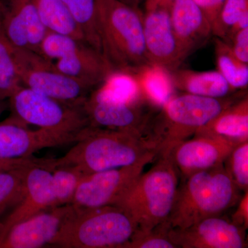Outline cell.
<instances>
[{
    "mask_svg": "<svg viewBox=\"0 0 248 248\" xmlns=\"http://www.w3.org/2000/svg\"><path fill=\"white\" fill-rule=\"evenodd\" d=\"M76 143L63 157L49 161L50 167L74 166L89 174L143 161L151 163L159 155L149 139L122 130L90 125L83 129Z\"/></svg>",
    "mask_w": 248,
    "mask_h": 248,
    "instance_id": "obj_1",
    "label": "cell"
},
{
    "mask_svg": "<svg viewBox=\"0 0 248 248\" xmlns=\"http://www.w3.org/2000/svg\"><path fill=\"white\" fill-rule=\"evenodd\" d=\"M102 53L115 71H133L151 63L147 55L140 9L120 0H95Z\"/></svg>",
    "mask_w": 248,
    "mask_h": 248,
    "instance_id": "obj_2",
    "label": "cell"
},
{
    "mask_svg": "<svg viewBox=\"0 0 248 248\" xmlns=\"http://www.w3.org/2000/svg\"><path fill=\"white\" fill-rule=\"evenodd\" d=\"M159 155L154 166L137 178L115 205L128 215L140 232L166 221L177 195L179 171L170 153Z\"/></svg>",
    "mask_w": 248,
    "mask_h": 248,
    "instance_id": "obj_3",
    "label": "cell"
},
{
    "mask_svg": "<svg viewBox=\"0 0 248 248\" xmlns=\"http://www.w3.org/2000/svg\"><path fill=\"white\" fill-rule=\"evenodd\" d=\"M185 179L164 222L170 229H184L204 218L219 216L239 200L240 190L223 164Z\"/></svg>",
    "mask_w": 248,
    "mask_h": 248,
    "instance_id": "obj_4",
    "label": "cell"
},
{
    "mask_svg": "<svg viewBox=\"0 0 248 248\" xmlns=\"http://www.w3.org/2000/svg\"><path fill=\"white\" fill-rule=\"evenodd\" d=\"M136 231L131 218L119 207L73 206L50 245L63 248H125Z\"/></svg>",
    "mask_w": 248,
    "mask_h": 248,
    "instance_id": "obj_5",
    "label": "cell"
},
{
    "mask_svg": "<svg viewBox=\"0 0 248 248\" xmlns=\"http://www.w3.org/2000/svg\"><path fill=\"white\" fill-rule=\"evenodd\" d=\"M241 97L210 98L185 93L172 96L152 122L149 138L159 154L169 153Z\"/></svg>",
    "mask_w": 248,
    "mask_h": 248,
    "instance_id": "obj_6",
    "label": "cell"
},
{
    "mask_svg": "<svg viewBox=\"0 0 248 248\" xmlns=\"http://www.w3.org/2000/svg\"><path fill=\"white\" fill-rule=\"evenodd\" d=\"M9 100L11 117L24 124L73 133L89 125L82 105L60 102L22 85Z\"/></svg>",
    "mask_w": 248,
    "mask_h": 248,
    "instance_id": "obj_7",
    "label": "cell"
},
{
    "mask_svg": "<svg viewBox=\"0 0 248 248\" xmlns=\"http://www.w3.org/2000/svg\"><path fill=\"white\" fill-rule=\"evenodd\" d=\"M15 63L22 85L56 100L81 105L93 89L57 71L52 62L27 49L14 47Z\"/></svg>",
    "mask_w": 248,
    "mask_h": 248,
    "instance_id": "obj_8",
    "label": "cell"
},
{
    "mask_svg": "<svg viewBox=\"0 0 248 248\" xmlns=\"http://www.w3.org/2000/svg\"><path fill=\"white\" fill-rule=\"evenodd\" d=\"M82 109L90 126L122 130L148 139L153 114L159 110L146 99L125 104L98 99L91 93Z\"/></svg>",
    "mask_w": 248,
    "mask_h": 248,
    "instance_id": "obj_9",
    "label": "cell"
},
{
    "mask_svg": "<svg viewBox=\"0 0 248 248\" xmlns=\"http://www.w3.org/2000/svg\"><path fill=\"white\" fill-rule=\"evenodd\" d=\"M149 163L86 174L71 205L78 209L115 205Z\"/></svg>",
    "mask_w": 248,
    "mask_h": 248,
    "instance_id": "obj_10",
    "label": "cell"
},
{
    "mask_svg": "<svg viewBox=\"0 0 248 248\" xmlns=\"http://www.w3.org/2000/svg\"><path fill=\"white\" fill-rule=\"evenodd\" d=\"M80 133L46 128L29 130L25 124L11 117L0 123V159H26L43 148L76 143Z\"/></svg>",
    "mask_w": 248,
    "mask_h": 248,
    "instance_id": "obj_11",
    "label": "cell"
},
{
    "mask_svg": "<svg viewBox=\"0 0 248 248\" xmlns=\"http://www.w3.org/2000/svg\"><path fill=\"white\" fill-rule=\"evenodd\" d=\"M170 9L164 5L147 7L143 29L150 62L172 72L179 68L186 58L173 31Z\"/></svg>",
    "mask_w": 248,
    "mask_h": 248,
    "instance_id": "obj_12",
    "label": "cell"
},
{
    "mask_svg": "<svg viewBox=\"0 0 248 248\" xmlns=\"http://www.w3.org/2000/svg\"><path fill=\"white\" fill-rule=\"evenodd\" d=\"M239 143L221 137L195 135L170 152L179 172L185 179L194 173L223 164L235 146Z\"/></svg>",
    "mask_w": 248,
    "mask_h": 248,
    "instance_id": "obj_13",
    "label": "cell"
},
{
    "mask_svg": "<svg viewBox=\"0 0 248 248\" xmlns=\"http://www.w3.org/2000/svg\"><path fill=\"white\" fill-rule=\"evenodd\" d=\"M0 19L11 45L40 54L47 30L39 17L37 0H0Z\"/></svg>",
    "mask_w": 248,
    "mask_h": 248,
    "instance_id": "obj_14",
    "label": "cell"
},
{
    "mask_svg": "<svg viewBox=\"0 0 248 248\" xmlns=\"http://www.w3.org/2000/svg\"><path fill=\"white\" fill-rule=\"evenodd\" d=\"M169 235L178 248H246L245 230L220 218L208 217L184 229H169Z\"/></svg>",
    "mask_w": 248,
    "mask_h": 248,
    "instance_id": "obj_15",
    "label": "cell"
},
{
    "mask_svg": "<svg viewBox=\"0 0 248 248\" xmlns=\"http://www.w3.org/2000/svg\"><path fill=\"white\" fill-rule=\"evenodd\" d=\"M73 206L46 210L16 223L0 234V248H39L50 245Z\"/></svg>",
    "mask_w": 248,
    "mask_h": 248,
    "instance_id": "obj_16",
    "label": "cell"
},
{
    "mask_svg": "<svg viewBox=\"0 0 248 248\" xmlns=\"http://www.w3.org/2000/svg\"><path fill=\"white\" fill-rule=\"evenodd\" d=\"M51 170L45 162L29 161L25 176V194L22 201L0 221V234L11 226L52 208Z\"/></svg>",
    "mask_w": 248,
    "mask_h": 248,
    "instance_id": "obj_17",
    "label": "cell"
},
{
    "mask_svg": "<svg viewBox=\"0 0 248 248\" xmlns=\"http://www.w3.org/2000/svg\"><path fill=\"white\" fill-rule=\"evenodd\" d=\"M170 14L174 35L186 59L213 37L211 24L194 0H173Z\"/></svg>",
    "mask_w": 248,
    "mask_h": 248,
    "instance_id": "obj_18",
    "label": "cell"
},
{
    "mask_svg": "<svg viewBox=\"0 0 248 248\" xmlns=\"http://www.w3.org/2000/svg\"><path fill=\"white\" fill-rule=\"evenodd\" d=\"M53 65L60 73L79 80L93 89L115 71L102 53L83 42L64 57L55 60Z\"/></svg>",
    "mask_w": 248,
    "mask_h": 248,
    "instance_id": "obj_19",
    "label": "cell"
},
{
    "mask_svg": "<svg viewBox=\"0 0 248 248\" xmlns=\"http://www.w3.org/2000/svg\"><path fill=\"white\" fill-rule=\"evenodd\" d=\"M221 137L241 143L248 141V97L241 96L200 128L195 135Z\"/></svg>",
    "mask_w": 248,
    "mask_h": 248,
    "instance_id": "obj_20",
    "label": "cell"
},
{
    "mask_svg": "<svg viewBox=\"0 0 248 248\" xmlns=\"http://www.w3.org/2000/svg\"><path fill=\"white\" fill-rule=\"evenodd\" d=\"M170 75L174 89L187 94L223 98L235 91L218 71L198 72L177 68L170 72Z\"/></svg>",
    "mask_w": 248,
    "mask_h": 248,
    "instance_id": "obj_21",
    "label": "cell"
},
{
    "mask_svg": "<svg viewBox=\"0 0 248 248\" xmlns=\"http://www.w3.org/2000/svg\"><path fill=\"white\" fill-rule=\"evenodd\" d=\"M129 72L138 80L143 97L158 109L174 95L170 72L166 68L150 63Z\"/></svg>",
    "mask_w": 248,
    "mask_h": 248,
    "instance_id": "obj_22",
    "label": "cell"
},
{
    "mask_svg": "<svg viewBox=\"0 0 248 248\" xmlns=\"http://www.w3.org/2000/svg\"><path fill=\"white\" fill-rule=\"evenodd\" d=\"M37 8L41 22L47 31L86 43L79 24L61 0H37Z\"/></svg>",
    "mask_w": 248,
    "mask_h": 248,
    "instance_id": "obj_23",
    "label": "cell"
},
{
    "mask_svg": "<svg viewBox=\"0 0 248 248\" xmlns=\"http://www.w3.org/2000/svg\"><path fill=\"white\" fill-rule=\"evenodd\" d=\"M91 94L103 100L125 104L146 99L142 94L138 80L130 72L125 71L112 72Z\"/></svg>",
    "mask_w": 248,
    "mask_h": 248,
    "instance_id": "obj_24",
    "label": "cell"
},
{
    "mask_svg": "<svg viewBox=\"0 0 248 248\" xmlns=\"http://www.w3.org/2000/svg\"><path fill=\"white\" fill-rule=\"evenodd\" d=\"M29 158L17 166L0 171V221L22 201L25 194V176Z\"/></svg>",
    "mask_w": 248,
    "mask_h": 248,
    "instance_id": "obj_25",
    "label": "cell"
},
{
    "mask_svg": "<svg viewBox=\"0 0 248 248\" xmlns=\"http://www.w3.org/2000/svg\"><path fill=\"white\" fill-rule=\"evenodd\" d=\"M215 55L218 71L233 89H242L248 85V65L240 62L231 46L221 39L215 38Z\"/></svg>",
    "mask_w": 248,
    "mask_h": 248,
    "instance_id": "obj_26",
    "label": "cell"
},
{
    "mask_svg": "<svg viewBox=\"0 0 248 248\" xmlns=\"http://www.w3.org/2000/svg\"><path fill=\"white\" fill-rule=\"evenodd\" d=\"M52 173V208L69 205L73 202L77 189L86 175L74 166H57L50 167Z\"/></svg>",
    "mask_w": 248,
    "mask_h": 248,
    "instance_id": "obj_27",
    "label": "cell"
},
{
    "mask_svg": "<svg viewBox=\"0 0 248 248\" xmlns=\"http://www.w3.org/2000/svg\"><path fill=\"white\" fill-rule=\"evenodd\" d=\"M22 86L14 55V46L8 40L0 19V101L9 99Z\"/></svg>",
    "mask_w": 248,
    "mask_h": 248,
    "instance_id": "obj_28",
    "label": "cell"
},
{
    "mask_svg": "<svg viewBox=\"0 0 248 248\" xmlns=\"http://www.w3.org/2000/svg\"><path fill=\"white\" fill-rule=\"evenodd\" d=\"M79 24L88 45L102 53L96 23L95 0H61Z\"/></svg>",
    "mask_w": 248,
    "mask_h": 248,
    "instance_id": "obj_29",
    "label": "cell"
},
{
    "mask_svg": "<svg viewBox=\"0 0 248 248\" xmlns=\"http://www.w3.org/2000/svg\"><path fill=\"white\" fill-rule=\"evenodd\" d=\"M248 11V0H226L212 25L213 36L226 41L232 29Z\"/></svg>",
    "mask_w": 248,
    "mask_h": 248,
    "instance_id": "obj_30",
    "label": "cell"
},
{
    "mask_svg": "<svg viewBox=\"0 0 248 248\" xmlns=\"http://www.w3.org/2000/svg\"><path fill=\"white\" fill-rule=\"evenodd\" d=\"M224 163L225 169L239 190H248V141L235 146Z\"/></svg>",
    "mask_w": 248,
    "mask_h": 248,
    "instance_id": "obj_31",
    "label": "cell"
},
{
    "mask_svg": "<svg viewBox=\"0 0 248 248\" xmlns=\"http://www.w3.org/2000/svg\"><path fill=\"white\" fill-rule=\"evenodd\" d=\"M169 229L163 223L148 232L136 231L125 248H178L170 238Z\"/></svg>",
    "mask_w": 248,
    "mask_h": 248,
    "instance_id": "obj_32",
    "label": "cell"
},
{
    "mask_svg": "<svg viewBox=\"0 0 248 248\" xmlns=\"http://www.w3.org/2000/svg\"><path fill=\"white\" fill-rule=\"evenodd\" d=\"M229 45L234 56L240 62L248 64V27L238 31Z\"/></svg>",
    "mask_w": 248,
    "mask_h": 248,
    "instance_id": "obj_33",
    "label": "cell"
},
{
    "mask_svg": "<svg viewBox=\"0 0 248 248\" xmlns=\"http://www.w3.org/2000/svg\"><path fill=\"white\" fill-rule=\"evenodd\" d=\"M213 25L226 0H194Z\"/></svg>",
    "mask_w": 248,
    "mask_h": 248,
    "instance_id": "obj_34",
    "label": "cell"
},
{
    "mask_svg": "<svg viewBox=\"0 0 248 248\" xmlns=\"http://www.w3.org/2000/svg\"><path fill=\"white\" fill-rule=\"evenodd\" d=\"M232 223L236 226L246 230L248 228V190L239 200V205L232 215Z\"/></svg>",
    "mask_w": 248,
    "mask_h": 248,
    "instance_id": "obj_35",
    "label": "cell"
},
{
    "mask_svg": "<svg viewBox=\"0 0 248 248\" xmlns=\"http://www.w3.org/2000/svg\"><path fill=\"white\" fill-rule=\"evenodd\" d=\"M24 159L5 160L0 159V171L14 169L20 165Z\"/></svg>",
    "mask_w": 248,
    "mask_h": 248,
    "instance_id": "obj_36",
    "label": "cell"
},
{
    "mask_svg": "<svg viewBox=\"0 0 248 248\" xmlns=\"http://www.w3.org/2000/svg\"><path fill=\"white\" fill-rule=\"evenodd\" d=\"M173 0H147L146 7L155 5H164L170 8Z\"/></svg>",
    "mask_w": 248,
    "mask_h": 248,
    "instance_id": "obj_37",
    "label": "cell"
},
{
    "mask_svg": "<svg viewBox=\"0 0 248 248\" xmlns=\"http://www.w3.org/2000/svg\"><path fill=\"white\" fill-rule=\"evenodd\" d=\"M120 1H122L124 4L128 5V6L135 8V9H139V6H140L142 0H120Z\"/></svg>",
    "mask_w": 248,
    "mask_h": 248,
    "instance_id": "obj_38",
    "label": "cell"
},
{
    "mask_svg": "<svg viewBox=\"0 0 248 248\" xmlns=\"http://www.w3.org/2000/svg\"><path fill=\"white\" fill-rule=\"evenodd\" d=\"M5 105L4 101H0V115L2 113L3 111L4 110Z\"/></svg>",
    "mask_w": 248,
    "mask_h": 248,
    "instance_id": "obj_39",
    "label": "cell"
}]
</instances>
